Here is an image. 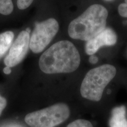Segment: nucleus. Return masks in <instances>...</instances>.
Returning <instances> with one entry per match:
<instances>
[{
    "label": "nucleus",
    "mask_w": 127,
    "mask_h": 127,
    "mask_svg": "<svg viewBox=\"0 0 127 127\" xmlns=\"http://www.w3.org/2000/svg\"><path fill=\"white\" fill-rule=\"evenodd\" d=\"M108 12L104 6L93 4L69 23L68 32L71 38L88 41L106 28Z\"/></svg>",
    "instance_id": "obj_2"
},
{
    "label": "nucleus",
    "mask_w": 127,
    "mask_h": 127,
    "mask_svg": "<svg viewBox=\"0 0 127 127\" xmlns=\"http://www.w3.org/2000/svg\"><path fill=\"white\" fill-rule=\"evenodd\" d=\"M80 55L70 41H60L46 50L39 60V68L48 74L70 73L79 67Z\"/></svg>",
    "instance_id": "obj_1"
},
{
    "label": "nucleus",
    "mask_w": 127,
    "mask_h": 127,
    "mask_svg": "<svg viewBox=\"0 0 127 127\" xmlns=\"http://www.w3.org/2000/svg\"><path fill=\"white\" fill-rule=\"evenodd\" d=\"M105 1H112V0H105Z\"/></svg>",
    "instance_id": "obj_18"
},
{
    "label": "nucleus",
    "mask_w": 127,
    "mask_h": 127,
    "mask_svg": "<svg viewBox=\"0 0 127 127\" xmlns=\"http://www.w3.org/2000/svg\"><path fill=\"white\" fill-rule=\"evenodd\" d=\"M118 12L121 17L127 18V4L122 3L118 6Z\"/></svg>",
    "instance_id": "obj_13"
},
{
    "label": "nucleus",
    "mask_w": 127,
    "mask_h": 127,
    "mask_svg": "<svg viewBox=\"0 0 127 127\" xmlns=\"http://www.w3.org/2000/svg\"><path fill=\"white\" fill-rule=\"evenodd\" d=\"M34 0H17V7L21 10L27 9L31 5Z\"/></svg>",
    "instance_id": "obj_12"
},
{
    "label": "nucleus",
    "mask_w": 127,
    "mask_h": 127,
    "mask_svg": "<svg viewBox=\"0 0 127 127\" xmlns=\"http://www.w3.org/2000/svg\"><path fill=\"white\" fill-rule=\"evenodd\" d=\"M126 108L124 105L114 108L109 121L110 127H127V120L125 117Z\"/></svg>",
    "instance_id": "obj_8"
},
{
    "label": "nucleus",
    "mask_w": 127,
    "mask_h": 127,
    "mask_svg": "<svg viewBox=\"0 0 127 127\" xmlns=\"http://www.w3.org/2000/svg\"><path fill=\"white\" fill-rule=\"evenodd\" d=\"M125 2L126 3V4H127V0H125Z\"/></svg>",
    "instance_id": "obj_19"
},
{
    "label": "nucleus",
    "mask_w": 127,
    "mask_h": 127,
    "mask_svg": "<svg viewBox=\"0 0 127 127\" xmlns=\"http://www.w3.org/2000/svg\"><path fill=\"white\" fill-rule=\"evenodd\" d=\"M30 41V33L25 30L21 32L12 44L9 53L4 58L6 66L14 67L23 61L28 51Z\"/></svg>",
    "instance_id": "obj_6"
},
{
    "label": "nucleus",
    "mask_w": 127,
    "mask_h": 127,
    "mask_svg": "<svg viewBox=\"0 0 127 127\" xmlns=\"http://www.w3.org/2000/svg\"><path fill=\"white\" fill-rule=\"evenodd\" d=\"M7 104V101L5 98L0 95V115L3 111V110L6 107Z\"/></svg>",
    "instance_id": "obj_14"
},
{
    "label": "nucleus",
    "mask_w": 127,
    "mask_h": 127,
    "mask_svg": "<svg viewBox=\"0 0 127 127\" xmlns=\"http://www.w3.org/2000/svg\"><path fill=\"white\" fill-rule=\"evenodd\" d=\"M117 35L112 28L106 27L93 38L87 41L85 51L87 54L93 55L104 46H113L117 43Z\"/></svg>",
    "instance_id": "obj_7"
},
{
    "label": "nucleus",
    "mask_w": 127,
    "mask_h": 127,
    "mask_svg": "<svg viewBox=\"0 0 127 127\" xmlns=\"http://www.w3.org/2000/svg\"><path fill=\"white\" fill-rule=\"evenodd\" d=\"M14 10L12 0H0V14L4 15L11 14Z\"/></svg>",
    "instance_id": "obj_10"
},
{
    "label": "nucleus",
    "mask_w": 127,
    "mask_h": 127,
    "mask_svg": "<svg viewBox=\"0 0 127 127\" xmlns=\"http://www.w3.org/2000/svg\"><path fill=\"white\" fill-rule=\"evenodd\" d=\"M89 61L91 64H96L98 61V58L95 55H91L90 58H89Z\"/></svg>",
    "instance_id": "obj_15"
},
{
    "label": "nucleus",
    "mask_w": 127,
    "mask_h": 127,
    "mask_svg": "<svg viewBox=\"0 0 127 127\" xmlns=\"http://www.w3.org/2000/svg\"><path fill=\"white\" fill-rule=\"evenodd\" d=\"M58 30L59 24L54 18H51L41 23H36L30 37V50L34 53H40L48 45Z\"/></svg>",
    "instance_id": "obj_5"
},
{
    "label": "nucleus",
    "mask_w": 127,
    "mask_h": 127,
    "mask_svg": "<svg viewBox=\"0 0 127 127\" xmlns=\"http://www.w3.org/2000/svg\"><path fill=\"white\" fill-rule=\"evenodd\" d=\"M66 127H93V126L89 121L79 119L72 122Z\"/></svg>",
    "instance_id": "obj_11"
},
{
    "label": "nucleus",
    "mask_w": 127,
    "mask_h": 127,
    "mask_svg": "<svg viewBox=\"0 0 127 127\" xmlns=\"http://www.w3.org/2000/svg\"><path fill=\"white\" fill-rule=\"evenodd\" d=\"M25 31H27L28 32L30 33V28H27V29H26V30H25Z\"/></svg>",
    "instance_id": "obj_17"
},
{
    "label": "nucleus",
    "mask_w": 127,
    "mask_h": 127,
    "mask_svg": "<svg viewBox=\"0 0 127 127\" xmlns=\"http://www.w3.org/2000/svg\"><path fill=\"white\" fill-rule=\"evenodd\" d=\"M70 110L64 103H58L41 110L28 114L25 122L31 127H55L65 121Z\"/></svg>",
    "instance_id": "obj_4"
},
{
    "label": "nucleus",
    "mask_w": 127,
    "mask_h": 127,
    "mask_svg": "<svg viewBox=\"0 0 127 127\" xmlns=\"http://www.w3.org/2000/svg\"><path fill=\"white\" fill-rule=\"evenodd\" d=\"M14 34L12 31H6L0 34V60L5 55L12 44Z\"/></svg>",
    "instance_id": "obj_9"
},
{
    "label": "nucleus",
    "mask_w": 127,
    "mask_h": 127,
    "mask_svg": "<svg viewBox=\"0 0 127 127\" xmlns=\"http://www.w3.org/2000/svg\"><path fill=\"white\" fill-rule=\"evenodd\" d=\"M117 70L110 64L102 65L87 72L80 88L82 96L93 101H99L104 89L115 77Z\"/></svg>",
    "instance_id": "obj_3"
},
{
    "label": "nucleus",
    "mask_w": 127,
    "mask_h": 127,
    "mask_svg": "<svg viewBox=\"0 0 127 127\" xmlns=\"http://www.w3.org/2000/svg\"><path fill=\"white\" fill-rule=\"evenodd\" d=\"M3 72H4L5 74H9L11 72V69L10 67H8V66H6V67H5L3 69Z\"/></svg>",
    "instance_id": "obj_16"
}]
</instances>
